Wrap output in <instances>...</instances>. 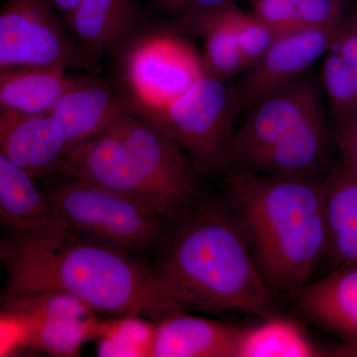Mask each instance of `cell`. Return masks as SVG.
<instances>
[{
    "label": "cell",
    "mask_w": 357,
    "mask_h": 357,
    "mask_svg": "<svg viewBox=\"0 0 357 357\" xmlns=\"http://www.w3.org/2000/svg\"><path fill=\"white\" fill-rule=\"evenodd\" d=\"M236 29L246 69L255 64L283 34L252 11L245 13L238 6L236 11Z\"/></svg>",
    "instance_id": "484cf974"
},
{
    "label": "cell",
    "mask_w": 357,
    "mask_h": 357,
    "mask_svg": "<svg viewBox=\"0 0 357 357\" xmlns=\"http://www.w3.org/2000/svg\"><path fill=\"white\" fill-rule=\"evenodd\" d=\"M67 151L64 131L50 114H0V154L35 180L57 175Z\"/></svg>",
    "instance_id": "2e32d148"
},
{
    "label": "cell",
    "mask_w": 357,
    "mask_h": 357,
    "mask_svg": "<svg viewBox=\"0 0 357 357\" xmlns=\"http://www.w3.org/2000/svg\"><path fill=\"white\" fill-rule=\"evenodd\" d=\"M331 139L319 84L307 73L248 112L230 142L225 172L319 178Z\"/></svg>",
    "instance_id": "277c9868"
},
{
    "label": "cell",
    "mask_w": 357,
    "mask_h": 357,
    "mask_svg": "<svg viewBox=\"0 0 357 357\" xmlns=\"http://www.w3.org/2000/svg\"><path fill=\"white\" fill-rule=\"evenodd\" d=\"M156 323L137 314L100 319L95 337L96 354L100 357H152Z\"/></svg>",
    "instance_id": "d4e9b609"
},
{
    "label": "cell",
    "mask_w": 357,
    "mask_h": 357,
    "mask_svg": "<svg viewBox=\"0 0 357 357\" xmlns=\"http://www.w3.org/2000/svg\"><path fill=\"white\" fill-rule=\"evenodd\" d=\"M68 34L91 60L119 49L133 31L137 0H47Z\"/></svg>",
    "instance_id": "7c38bea8"
},
{
    "label": "cell",
    "mask_w": 357,
    "mask_h": 357,
    "mask_svg": "<svg viewBox=\"0 0 357 357\" xmlns=\"http://www.w3.org/2000/svg\"><path fill=\"white\" fill-rule=\"evenodd\" d=\"M134 110L126 93L107 82L74 75L50 115L64 131L69 149L105 132Z\"/></svg>",
    "instance_id": "5bb4252c"
},
{
    "label": "cell",
    "mask_w": 357,
    "mask_h": 357,
    "mask_svg": "<svg viewBox=\"0 0 357 357\" xmlns=\"http://www.w3.org/2000/svg\"><path fill=\"white\" fill-rule=\"evenodd\" d=\"M321 86L335 124L357 114V20L344 17L324 55Z\"/></svg>",
    "instance_id": "d6986e66"
},
{
    "label": "cell",
    "mask_w": 357,
    "mask_h": 357,
    "mask_svg": "<svg viewBox=\"0 0 357 357\" xmlns=\"http://www.w3.org/2000/svg\"><path fill=\"white\" fill-rule=\"evenodd\" d=\"M112 128L128 146L157 215L165 222L182 220L199 203V175L180 145L156 121L135 110Z\"/></svg>",
    "instance_id": "52a82bcc"
},
{
    "label": "cell",
    "mask_w": 357,
    "mask_h": 357,
    "mask_svg": "<svg viewBox=\"0 0 357 357\" xmlns=\"http://www.w3.org/2000/svg\"><path fill=\"white\" fill-rule=\"evenodd\" d=\"M158 269L157 287L185 309L236 312L259 319L280 314L248 237L230 208L196 204L182 220Z\"/></svg>",
    "instance_id": "7a4b0ae2"
},
{
    "label": "cell",
    "mask_w": 357,
    "mask_h": 357,
    "mask_svg": "<svg viewBox=\"0 0 357 357\" xmlns=\"http://www.w3.org/2000/svg\"><path fill=\"white\" fill-rule=\"evenodd\" d=\"M347 0H251L253 13L285 33L337 28L345 15Z\"/></svg>",
    "instance_id": "cb8c5ba5"
},
{
    "label": "cell",
    "mask_w": 357,
    "mask_h": 357,
    "mask_svg": "<svg viewBox=\"0 0 357 357\" xmlns=\"http://www.w3.org/2000/svg\"><path fill=\"white\" fill-rule=\"evenodd\" d=\"M225 187L268 285L296 299L326 255L324 180L236 174Z\"/></svg>",
    "instance_id": "3957f363"
},
{
    "label": "cell",
    "mask_w": 357,
    "mask_h": 357,
    "mask_svg": "<svg viewBox=\"0 0 357 357\" xmlns=\"http://www.w3.org/2000/svg\"><path fill=\"white\" fill-rule=\"evenodd\" d=\"M44 194L62 227L124 252L150 248L163 234L165 220L126 195L68 178Z\"/></svg>",
    "instance_id": "5b68a950"
},
{
    "label": "cell",
    "mask_w": 357,
    "mask_h": 357,
    "mask_svg": "<svg viewBox=\"0 0 357 357\" xmlns=\"http://www.w3.org/2000/svg\"><path fill=\"white\" fill-rule=\"evenodd\" d=\"M0 309L23 319L29 347L56 357L77 356L95 340L100 319L81 300L63 292L2 296Z\"/></svg>",
    "instance_id": "30bf717a"
},
{
    "label": "cell",
    "mask_w": 357,
    "mask_h": 357,
    "mask_svg": "<svg viewBox=\"0 0 357 357\" xmlns=\"http://www.w3.org/2000/svg\"><path fill=\"white\" fill-rule=\"evenodd\" d=\"M241 330L237 357L323 356L299 324L280 314Z\"/></svg>",
    "instance_id": "603a6c76"
},
{
    "label": "cell",
    "mask_w": 357,
    "mask_h": 357,
    "mask_svg": "<svg viewBox=\"0 0 357 357\" xmlns=\"http://www.w3.org/2000/svg\"><path fill=\"white\" fill-rule=\"evenodd\" d=\"M335 142L342 165L357 175V114L337 126Z\"/></svg>",
    "instance_id": "83f0119b"
},
{
    "label": "cell",
    "mask_w": 357,
    "mask_h": 357,
    "mask_svg": "<svg viewBox=\"0 0 357 357\" xmlns=\"http://www.w3.org/2000/svg\"><path fill=\"white\" fill-rule=\"evenodd\" d=\"M89 64L47 0H6L0 8V76Z\"/></svg>",
    "instance_id": "9c48e42d"
},
{
    "label": "cell",
    "mask_w": 357,
    "mask_h": 357,
    "mask_svg": "<svg viewBox=\"0 0 357 357\" xmlns=\"http://www.w3.org/2000/svg\"><path fill=\"white\" fill-rule=\"evenodd\" d=\"M237 115L236 86L206 75L165 109L146 117L172 136L199 176H206L225 172Z\"/></svg>",
    "instance_id": "8992f818"
},
{
    "label": "cell",
    "mask_w": 357,
    "mask_h": 357,
    "mask_svg": "<svg viewBox=\"0 0 357 357\" xmlns=\"http://www.w3.org/2000/svg\"><path fill=\"white\" fill-rule=\"evenodd\" d=\"M203 57L187 40L154 31L136 40L124 56L122 79L134 109L159 114L206 76Z\"/></svg>",
    "instance_id": "ba28073f"
},
{
    "label": "cell",
    "mask_w": 357,
    "mask_h": 357,
    "mask_svg": "<svg viewBox=\"0 0 357 357\" xmlns=\"http://www.w3.org/2000/svg\"><path fill=\"white\" fill-rule=\"evenodd\" d=\"M20 347H29L25 321L17 314L0 309V356L13 354Z\"/></svg>",
    "instance_id": "4316f807"
},
{
    "label": "cell",
    "mask_w": 357,
    "mask_h": 357,
    "mask_svg": "<svg viewBox=\"0 0 357 357\" xmlns=\"http://www.w3.org/2000/svg\"><path fill=\"white\" fill-rule=\"evenodd\" d=\"M295 300L304 316L342 338L333 356H357V263L335 268Z\"/></svg>",
    "instance_id": "9a60e30c"
},
{
    "label": "cell",
    "mask_w": 357,
    "mask_h": 357,
    "mask_svg": "<svg viewBox=\"0 0 357 357\" xmlns=\"http://www.w3.org/2000/svg\"><path fill=\"white\" fill-rule=\"evenodd\" d=\"M158 2L167 13L182 20L236 3V0H158Z\"/></svg>",
    "instance_id": "f1b7e54d"
},
{
    "label": "cell",
    "mask_w": 357,
    "mask_h": 357,
    "mask_svg": "<svg viewBox=\"0 0 357 357\" xmlns=\"http://www.w3.org/2000/svg\"><path fill=\"white\" fill-rule=\"evenodd\" d=\"M24 169L0 154V218L15 231L62 227L44 192Z\"/></svg>",
    "instance_id": "ffe728a7"
},
{
    "label": "cell",
    "mask_w": 357,
    "mask_h": 357,
    "mask_svg": "<svg viewBox=\"0 0 357 357\" xmlns=\"http://www.w3.org/2000/svg\"><path fill=\"white\" fill-rule=\"evenodd\" d=\"M352 15H354L357 20V0L356 1V8H354V13H352Z\"/></svg>",
    "instance_id": "f546056e"
},
{
    "label": "cell",
    "mask_w": 357,
    "mask_h": 357,
    "mask_svg": "<svg viewBox=\"0 0 357 357\" xmlns=\"http://www.w3.org/2000/svg\"><path fill=\"white\" fill-rule=\"evenodd\" d=\"M236 3L178 20L188 31L203 40L202 53L206 74L230 79L245 70L236 29Z\"/></svg>",
    "instance_id": "44dd1931"
},
{
    "label": "cell",
    "mask_w": 357,
    "mask_h": 357,
    "mask_svg": "<svg viewBox=\"0 0 357 357\" xmlns=\"http://www.w3.org/2000/svg\"><path fill=\"white\" fill-rule=\"evenodd\" d=\"M4 223L2 222L1 218H0V232H1L2 225H3ZM0 241H1V237H0Z\"/></svg>",
    "instance_id": "4dcf8cb0"
},
{
    "label": "cell",
    "mask_w": 357,
    "mask_h": 357,
    "mask_svg": "<svg viewBox=\"0 0 357 357\" xmlns=\"http://www.w3.org/2000/svg\"><path fill=\"white\" fill-rule=\"evenodd\" d=\"M241 330L177 312L157 321L152 357H237Z\"/></svg>",
    "instance_id": "e0dca14e"
},
{
    "label": "cell",
    "mask_w": 357,
    "mask_h": 357,
    "mask_svg": "<svg viewBox=\"0 0 357 357\" xmlns=\"http://www.w3.org/2000/svg\"><path fill=\"white\" fill-rule=\"evenodd\" d=\"M3 296L63 292L98 314H137L155 321L184 311L161 295L153 270L128 252L64 227L15 231L0 241Z\"/></svg>",
    "instance_id": "6da1fadb"
},
{
    "label": "cell",
    "mask_w": 357,
    "mask_h": 357,
    "mask_svg": "<svg viewBox=\"0 0 357 357\" xmlns=\"http://www.w3.org/2000/svg\"><path fill=\"white\" fill-rule=\"evenodd\" d=\"M337 28L281 34L255 64L244 70L236 86L238 114L250 112L265 98L307 74L325 55Z\"/></svg>",
    "instance_id": "8fae6325"
},
{
    "label": "cell",
    "mask_w": 357,
    "mask_h": 357,
    "mask_svg": "<svg viewBox=\"0 0 357 357\" xmlns=\"http://www.w3.org/2000/svg\"><path fill=\"white\" fill-rule=\"evenodd\" d=\"M74 75L64 68L20 70L0 76V114H50Z\"/></svg>",
    "instance_id": "7402d4cb"
},
{
    "label": "cell",
    "mask_w": 357,
    "mask_h": 357,
    "mask_svg": "<svg viewBox=\"0 0 357 357\" xmlns=\"http://www.w3.org/2000/svg\"><path fill=\"white\" fill-rule=\"evenodd\" d=\"M57 176L126 195L154 211L130 152L112 126L93 139L69 148Z\"/></svg>",
    "instance_id": "4fadbf2b"
},
{
    "label": "cell",
    "mask_w": 357,
    "mask_h": 357,
    "mask_svg": "<svg viewBox=\"0 0 357 357\" xmlns=\"http://www.w3.org/2000/svg\"><path fill=\"white\" fill-rule=\"evenodd\" d=\"M326 255L337 267L357 263V175L338 164L324 178Z\"/></svg>",
    "instance_id": "ac0fdd59"
}]
</instances>
